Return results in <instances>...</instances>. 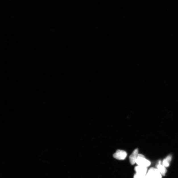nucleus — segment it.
<instances>
[{"label":"nucleus","instance_id":"obj_1","mask_svg":"<svg viewBox=\"0 0 178 178\" xmlns=\"http://www.w3.org/2000/svg\"><path fill=\"white\" fill-rule=\"evenodd\" d=\"M136 163L139 166L146 167L150 166L151 162L145 158V157L142 154H138L136 159Z\"/></svg>","mask_w":178,"mask_h":178},{"label":"nucleus","instance_id":"obj_2","mask_svg":"<svg viewBox=\"0 0 178 178\" xmlns=\"http://www.w3.org/2000/svg\"><path fill=\"white\" fill-rule=\"evenodd\" d=\"M113 156L114 158L117 160H124L127 156V153L123 150H117Z\"/></svg>","mask_w":178,"mask_h":178},{"label":"nucleus","instance_id":"obj_3","mask_svg":"<svg viewBox=\"0 0 178 178\" xmlns=\"http://www.w3.org/2000/svg\"><path fill=\"white\" fill-rule=\"evenodd\" d=\"M154 178H162V175L159 171L158 169L151 167L149 169L148 172Z\"/></svg>","mask_w":178,"mask_h":178},{"label":"nucleus","instance_id":"obj_4","mask_svg":"<svg viewBox=\"0 0 178 178\" xmlns=\"http://www.w3.org/2000/svg\"><path fill=\"white\" fill-rule=\"evenodd\" d=\"M138 148L135 149L129 157L130 163L132 165H134L136 163V159L138 158Z\"/></svg>","mask_w":178,"mask_h":178},{"label":"nucleus","instance_id":"obj_5","mask_svg":"<svg viewBox=\"0 0 178 178\" xmlns=\"http://www.w3.org/2000/svg\"><path fill=\"white\" fill-rule=\"evenodd\" d=\"M134 170L138 174L146 175L147 172V167L138 165L134 167Z\"/></svg>","mask_w":178,"mask_h":178},{"label":"nucleus","instance_id":"obj_6","mask_svg":"<svg viewBox=\"0 0 178 178\" xmlns=\"http://www.w3.org/2000/svg\"><path fill=\"white\" fill-rule=\"evenodd\" d=\"M171 159L172 156L171 155H169L166 158L163 159L162 162V165L165 167H169Z\"/></svg>","mask_w":178,"mask_h":178},{"label":"nucleus","instance_id":"obj_7","mask_svg":"<svg viewBox=\"0 0 178 178\" xmlns=\"http://www.w3.org/2000/svg\"><path fill=\"white\" fill-rule=\"evenodd\" d=\"M157 169L160 172L162 176H165L167 170L165 167L161 164H159L157 165Z\"/></svg>","mask_w":178,"mask_h":178},{"label":"nucleus","instance_id":"obj_8","mask_svg":"<svg viewBox=\"0 0 178 178\" xmlns=\"http://www.w3.org/2000/svg\"><path fill=\"white\" fill-rule=\"evenodd\" d=\"M145 176L136 173L134 175V178H145Z\"/></svg>","mask_w":178,"mask_h":178},{"label":"nucleus","instance_id":"obj_9","mask_svg":"<svg viewBox=\"0 0 178 178\" xmlns=\"http://www.w3.org/2000/svg\"><path fill=\"white\" fill-rule=\"evenodd\" d=\"M145 178H154L150 174L147 173L145 176Z\"/></svg>","mask_w":178,"mask_h":178}]
</instances>
